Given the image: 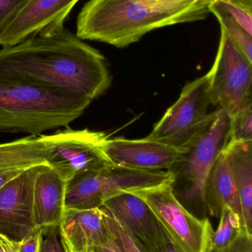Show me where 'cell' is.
<instances>
[{
    "label": "cell",
    "mask_w": 252,
    "mask_h": 252,
    "mask_svg": "<svg viewBox=\"0 0 252 252\" xmlns=\"http://www.w3.org/2000/svg\"><path fill=\"white\" fill-rule=\"evenodd\" d=\"M0 252H19V242L0 233Z\"/></svg>",
    "instance_id": "obj_30"
},
{
    "label": "cell",
    "mask_w": 252,
    "mask_h": 252,
    "mask_svg": "<svg viewBox=\"0 0 252 252\" xmlns=\"http://www.w3.org/2000/svg\"><path fill=\"white\" fill-rule=\"evenodd\" d=\"M68 184L51 167L41 166L34 190V220L36 229L59 227L66 210Z\"/></svg>",
    "instance_id": "obj_14"
},
{
    "label": "cell",
    "mask_w": 252,
    "mask_h": 252,
    "mask_svg": "<svg viewBox=\"0 0 252 252\" xmlns=\"http://www.w3.org/2000/svg\"><path fill=\"white\" fill-rule=\"evenodd\" d=\"M45 229H36L19 242V252H40Z\"/></svg>",
    "instance_id": "obj_27"
},
{
    "label": "cell",
    "mask_w": 252,
    "mask_h": 252,
    "mask_svg": "<svg viewBox=\"0 0 252 252\" xmlns=\"http://www.w3.org/2000/svg\"><path fill=\"white\" fill-rule=\"evenodd\" d=\"M139 248L142 252H182L167 235L163 228L159 234L151 242L139 247Z\"/></svg>",
    "instance_id": "obj_25"
},
{
    "label": "cell",
    "mask_w": 252,
    "mask_h": 252,
    "mask_svg": "<svg viewBox=\"0 0 252 252\" xmlns=\"http://www.w3.org/2000/svg\"><path fill=\"white\" fill-rule=\"evenodd\" d=\"M220 3L238 23L252 35V0H212Z\"/></svg>",
    "instance_id": "obj_23"
},
{
    "label": "cell",
    "mask_w": 252,
    "mask_h": 252,
    "mask_svg": "<svg viewBox=\"0 0 252 252\" xmlns=\"http://www.w3.org/2000/svg\"><path fill=\"white\" fill-rule=\"evenodd\" d=\"M229 118V142L252 141V106Z\"/></svg>",
    "instance_id": "obj_22"
},
{
    "label": "cell",
    "mask_w": 252,
    "mask_h": 252,
    "mask_svg": "<svg viewBox=\"0 0 252 252\" xmlns=\"http://www.w3.org/2000/svg\"><path fill=\"white\" fill-rule=\"evenodd\" d=\"M212 0H90L78 13L75 35L125 48L155 30L205 20Z\"/></svg>",
    "instance_id": "obj_2"
},
{
    "label": "cell",
    "mask_w": 252,
    "mask_h": 252,
    "mask_svg": "<svg viewBox=\"0 0 252 252\" xmlns=\"http://www.w3.org/2000/svg\"><path fill=\"white\" fill-rule=\"evenodd\" d=\"M41 166L26 169L0 189V233L17 242L36 229L34 190Z\"/></svg>",
    "instance_id": "obj_11"
},
{
    "label": "cell",
    "mask_w": 252,
    "mask_h": 252,
    "mask_svg": "<svg viewBox=\"0 0 252 252\" xmlns=\"http://www.w3.org/2000/svg\"><path fill=\"white\" fill-rule=\"evenodd\" d=\"M105 152L114 165L144 171H167L177 161L181 151L146 137L108 138Z\"/></svg>",
    "instance_id": "obj_12"
},
{
    "label": "cell",
    "mask_w": 252,
    "mask_h": 252,
    "mask_svg": "<svg viewBox=\"0 0 252 252\" xmlns=\"http://www.w3.org/2000/svg\"><path fill=\"white\" fill-rule=\"evenodd\" d=\"M207 252H252V235L243 230L233 241L221 249L209 248Z\"/></svg>",
    "instance_id": "obj_26"
},
{
    "label": "cell",
    "mask_w": 252,
    "mask_h": 252,
    "mask_svg": "<svg viewBox=\"0 0 252 252\" xmlns=\"http://www.w3.org/2000/svg\"><path fill=\"white\" fill-rule=\"evenodd\" d=\"M204 198L207 214L219 219L223 207H229L245 227L238 188L224 151L217 157L209 175Z\"/></svg>",
    "instance_id": "obj_16"
},
{
    "label": "cell",
    "mask_w": 252,
    "mask_h": 252,
    "mask_svg": "<svg viewBox=\"0 0 252 252\" xmlns=\"http://www.w3.org/2000/svg\"><path fill=\"white\" fill-rule=\"evenodd\" d=\"M207 74L213 105L229 117L252 106V62L222 28L216 59Z\"/></svg>",
    "instance_id": "obj_8"
},
{
    "label": "cell",
    "mask_w": 252,
    "mask_h": 252,
    "mask_svg": "<svg viewBox=\"0 0 252 252\" xmlns=\"http://www.w3.org/2000/svg\"><path fill=\"white\" fill-rule=\"evenodd\" d=\"M89 250L91 252H121L116 243L109 235L108 241L105 244L93 247Z\"/></svg>",
    "instance_id": "obj_31"
},
{
    "label": "cell",
    "mask_w": 252,
    "mask_h": 252,
    "mask_svg": "<svg viewBox=\"0 0 252 252\" xmlns=\"http://www.w3.org/2000/svg\"><path fill=\"white\" fill-rule=\"evenodd\" d=\"M59 233L65 237L74 250L87 252L105 244L109 238L102 208L67 210L59 226Z\"/></svg>",
    "instance_id": "obj_15"
},
{
    "label": "cell",
    "mask_w": 252,
    "mask_h": 252,
    "mask_svg": "<svg viewBox=\"0 0 252 252\" xmlns=\"http://www.w3.org/2000/svg\"><path fill=\"white\" fill-rule=\"evenodd\" d=\"M93 100L0 74V133L32 136L68 127Z\"/></svg>",
    "instance_id": "obj_3"
},
{
    "label": "cell",
    "mask_w": 252,
    "mask_h": 252,
    "mask_svg": "<svg viewBox=\"0 0 252 252\" xmlns=\"http://www.w3.org/2000/svg\"><path fill=\"white\" fill-rule=\"evenodd\" d=\"M30 0H0V35Z\"/></svg>",
    "instance_id": "obj_24"
},
{
    "label": "cell",
    "mask_w": 252,
    "mask_h": 252,
    "mask_svg": "<svg viewBox=\"0 0 252 252\" xmlns=\"http://www.w3.org/2000/svg\"><path fill=\"white\" fill-rule=\"evenodd\" d=\"M223 151L238 188L246 229L252 235V141L229 142Z\"/></svg>",
    "instance_id": "obj_17"
},
{
    "label": "cell",
    "mask_w": 252,
    "mask_h": 252,
    "mask_svg": "<svg viewBox=\"0 0 252 252\" xmlns=\"http://www.w3.org/2000/svg\"><path fill=\"white\" fill-rule=\"evenodd\" d=\"M53 244H54L55 252H65L62 247V243L58 238V231L56 230L54 234V238H53Z\"/></svg>",
    "instance_id": "obj_33"
},
{
    "label": "cell",
    "mask_w": 252,
    "mask_h": 252,
    "mask_svg": "<svg viewBox=\"0 0 252 252\" xmlns=\"http://www.w3.org/2000/svg\"><path fill=\"white\" fill-rule=\"evenodd\" d=\"M0 74L91 100L109 89L111 75L99 50L64 28L0 50Z\"/></svg>",
    "instance_id": "obj_1"
},
{
    "label": "cell",
    "mask_w": 252,
    "mask_h": 252,
    "mask_svg": "<svg viewBox=\"0 0 252 252\" xmlns=\"http://www.w3.org/2000/svg\"><path fill=\"white\" fill-rule=\"evenodd\" d=\"M104 221L109 236L114 240L121 252H142L131 234L105 207H101Z\"/></svg>",
    "instance_id": "obj_21"
},
{
    "label": "cell",
    "mask_w": 252,
    "mask_h": 252,
    "mask_svg": "<svg viewBox=\"0 0 252 252\" xmlns=\"http://www.w3.org/2000/svg\"><path fill=\"white\" fill-rule=\"evenodd\" d=\"M28 168H12L0 170V189Z\"/></svg>",
    "instance_id": "obj_28"
},
{
    "label": "cell",
    "mask_w": 252,
    "mask_h": 252,
    "mask_svg": "<svg viewBox=\"0 0 252 252\" xmlns=\"http://www.w3.org/2000/svg\"><path fill=\"white\" fill-rule=\"evenodd\" d=\"M171 182L167 171L133 170L110 164L81 173L68 182L67 210L99 208L108 198L126 191H136Z\"/></svg>",
    "instance_id": "obj_5"
},
{
    "label": "cell",
    "mask_w": 252,
    "mask_h": 252,
    "mask_svg": "<svg viewBox=\"0 0 252 252\" xmlns=\"http://www.w3.org/2000/svg\"><path fill=\"white\" fill-rule=\"evenodd\" d=\"M230 118L223 109L215 111L201 134L184 149L167 170L170 185L179 202L194 216L207 218L206 183L217 157L229 142Z\"/></svg>",
    "instance_id": "obj_4"
},
{
    "label": "cell",
    "mask_w": 252,
    "mask_h": 252,
    "mask_svg": "<svg viewBox=\"0 0 252 252\" xmlns=\"http://www.w3.org/2000/svg\"><path fill=\"white\" fill-rule=\"evenodd\" d=\"M131 234L139 247L146 245L161 232L162 227L143 198L126 191L108 198L102 204Z\"/></svg>",
    "instance_id": "obj_13"
},
{
    "label": "cell",
    "mask_w": 252,
    "mask_h": 252,
    "mask_svg": "<svg viewBox=\"0 0 252 252\" xmlns=\"http://www.w3.org/2000/svg\"><path fill=\"white\" fill-rule=\"evenodd\" d=\"M211 104L207 73L185 85L177 101L167 109L146 138L176 149H184L213 119L214 112H208Z\"/></svg>",
    "instance_id": "obj_6"
},
{
    "label": "cell",
    "mask_w": 252,
    "mask_h": 252,
    "mask_svg": "<svg viewBox=\"0 0 252 252\" xmlns=\"http://www.w3.org/2000/svg\"><path fill=\"white\" fill-rule=\"evenodd\" d=\"M79 0H30L0 35V46L10 47L37 35L50 36L65 22Z\"/></svg>",
    "instance_id": "obj_10"
},
{
    "label": "cell",
    "mask_w": 252,
    "mask_h": 252,
    "mask_svg": "<svg viewBox=\"0 0 252 252\" xmlns=\"http://www.w3.org/2000/svg\"><path fill=\"white\" fill-rule=\"evenodd\" d=\"M217 231L212 237L210 248L221 249L230 244L240 232L247 231L238 215L229 207H223ZM251 235V234H250Z\"/></svg>",
    "instance_id": "obj_20"
},
{
    "label": "cell",
    "mask_w": 252,
    "mask_h": 252,
    "mask_svg": "<svg viewBox=\"0 0 252 252\" xmlns=\"http://www.w3.org/2000/svg\"><path fill=\"white\" fill-rule=\"evenodd\" d=\"M87 252H91L90 251V250H88V251H87Z\"/></svg>",
    "instance_id": "obj_34"
},
{
    "label": "cell",
    "mask_w": 252,
    "mask_h": 252,
    "mask_svg": "<svg viewBox=\"0 0 252 252\" xmlns=\"http://www.w3.org/2000/svg\"><path fill=\"white\" fill-rule=\"evenodd\" d=\"M45 147L46 162L63 180L112 164L105 152L108 136L89 129L65 127L52 134L39 135Z\"/></svg>",
    "instance_id": "obj_7"
},
{
    "label": "cell",
    "mask_w": 252,
    "mask_h": 252,
    "mask_svg": "<svg viewBox=\"0 0 252 252\" xmlns=\"http://www.w3.org/2000/svg\"><path fill=\"white\" fill-rule=\"evenodd\" d=\"M60 241L61 243H62V247H63L65 252H77L76 250H74L73 247H72V245L70 244L69 241H68V240L65 237L61 235Z\"/></svg>",
    "instance_id": "obj_32"
},
{
    "label": "cell",
    "mask_w": 252,
    "mask_h": 252,
    "mask_svg": "<svg viewBox=\"0 0 252 252\" xmlns=\"http://www.w3.org/2000/svg\"><path fill=\"white\" fill-rule=\"evenodd\" d=\"M45 147L39 135L0 144V170L47 165Z\"/></svg>",
    "instance_id": "obj_18"
},
{
    "label": "cell",
    "mask_w": 252,
    "mask_h": 252,
    "mask_svg": "<svg viewBox=\"0 0 252 252\" xmlns=\"http://www.w3.org/2000/svg\"><path fill=\"white\" fill-rule=\"evenodd\" d=\"M57 227H51L45 229V238L43 239L41 244V252H55L54 244H53V238Z\"/></svg>",
    "instance_id": "obj_29"
},
{
    "label": "cell",
    "mask_w": 252,
    "mask_h": 252,
    "mask_svg": "<svg viewBox=\"0 0 252 252\" xmlns=\"http://www.w3.org/2000/svg\"><path fill=\"white\" fill-rule=\"evenodd\" d=\"M209 11L213 13L220 23V28L230 37L237 47L252 62V35H250L235 18L217 1H211Z\"/></svg>",
    "instance_id": "obj_19"
},
{
    "label": "cell",
    "mask_w": 252,
    "mask_h": 252,
    "mask_svg": "<svg viewBox=\"0 0 252 252\" xmlns=\"http://www.w3.org/2000/svg\"><path fill=\"white\" fill-rule=\"evenodd\" d=\"M132 192L144 200L180 251L207 252L214 233L211 222L188 211L175 196L170 183Z\"/></svg>",
    "instance_id": "obj_9"
}]
</instances>
